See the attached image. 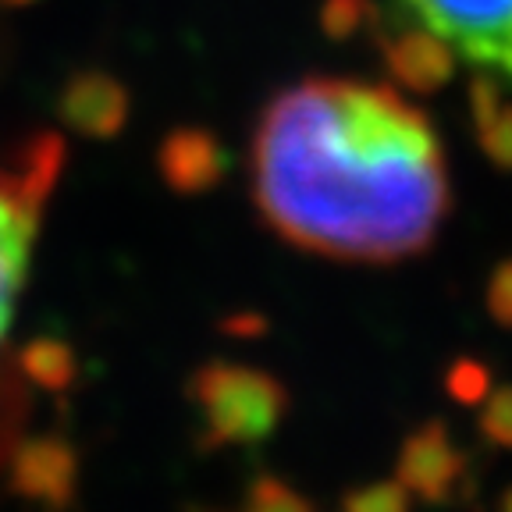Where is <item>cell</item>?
<instances>
[{
	"mask_svg": "<svg viewBox=\"0 0 512 512\" xmlns=\"http://www.w3.org/2000/svg\"><path fill=\"white\" fill-rule=\"evenodd\" d=\"M466 459L448 438V427L441 420L416 427L399 448L395 477L409 488V495L420 502H448L463 484Z\"/></svg>",
	"mask_w": 512,
	"mask_h": 512,
	"instance_id": "8992f818",
	"label": "cell"
},
{
	"mask_svg": "<svg viewBox=\"0 0 512 512\" xmlns=\"http://www.w3.org/2000/svg\"><path fill=\"white\" fill-rule=\"evenodd\" d=\"M420 25L438 32L473 64L512 75V0H402Z\"/></svg>",
	"mask_w": 512,
	"mask_h": 512,
	"instance_id": "277c9868",
	"label": "cell"
},
{
	"mask_svg": "<svg viewBox=\"0 0 512 512\" xmlns=\"http://www.w3.org/2000/svg\"><path fill=\"white\" fill-rule=\"evenodd\" d=\"M445 388H448V395L459 399L463 406H477V402H484V395L491 392V374L484 363L459 360V363H452V370H448Z\"/></svg>",
	"mask_w": 512,
	"mask_h": 512,
	"instance_id": "2e32d148",
	"label": "cell"
},
{
	"mask_svg": "<svg viewBox=\"0 0 512 512\" xmlns=\"http://www.w3.org/2000/svg\"><path fill=\"white\" fill-rule=\"evenodd\" d=\"M61 164V136L43 132L18 153L15 168H0V338L11 324V306L25 281V264H29L43 200L54 189Z\"/></svg>",
	"mask_w": 512,
	"mask_h": 512,
	"instance_id": "3957f363",
	"label": "cell"
},
{
	"mask_svg": "<svg viewBox=\"0 0 512 512\" xmlns=\"http://www.w3.org/2000/svg\"><path fill=\"white\" fill-rule=\"evenodd\" d=\"M246 509H253V512H299V509H310V498L299 495L296 488H288L281 477L260 473V477L249 480Z\"/></svg>",
	"mask_w": 512,
	"mask_h": 512,
	"instance_id": "7c38bea8",
	"label": "cell"
},
{
	"mask_svg": "<svg viewBox=\"0 0 512 512\" xmlns=\"http://www.w3.org/2000/svg\"><path fill=\"white\" fill-rule=\"evenodd\" d=\"M488 313L495 324L512 328V260L495 267L488 281Z\"/></svg>",
	"mask_w": 512,
	"mask_h": 512,
	"instance_id": "e0dca14e",
	"label": "cell"
},
{
	"mask_svg": "<svg viewBox=\"0 0 512 512\" xmlns=\"http://www.w3.org/2000/svg\"><path fill=\"white\" fill-rule=\"evenodd\" d=\"M253 185L281 239L352 264L424 253L452 200L431 121L395 89L352 79L274 96L253 139Z\"/></svg>",
	"mask_w": 512,
	"mask_h": 512,
	"instance_id": "6da1fadb",
	"label": "cell"
},
{
	"mask_svg": "<svg viewBox=\"0 0 512 512\" xmlns=\"http://www.w3.org/2000/svg\"><path fill=\"white\" fill-rule=\"evenodd\" d=\"M370 22H374L370 0H324V8H320V25L331 40H349Z\"/></svg>",
	"mask_w": 512,
	"mask_h": 512,
	"instance_id": "5bb4252c",
	"label": "cell"
},
{
	"mask_svg": "<svg viewBox=\"0 0 512 512\" xmlns=\"http://www.w3.org/2000/svg\"><path fill=\"white\" fill-rule=\"evenodd\" d=\"M470 114L477 128L480 150L491 164L512 171V104L491 79H473L470 86Z\"/></svg>",
	"mask_w": 512,
	"mask_h": 512,
	"instance_id": "30bf717a",
	"label": "cell"
},
{
	"mask_svg": "<svg viewBox=\"0 0 512 512\" xmlns=\"http://www.w3.org/2000/svg\"><path fill=\"white\" fill-rule=\"evenodd\" d=\"M384 64L395 75V82L413 93H438L452 75H456V50L441 40L427 25L420 29H402L381 40Z\"/></svg>",
	"mask_w": 512,
	"mask_h": 512,
	"instance_id": "9c48e42d",
	"label": "cell"
},
{
	"mask_svg": "<svg viewBox=\"0 0 512 512\" xmlns=\"http://www.w3.org/2000/svg\"><path fill=\"white\" fill-rule=\"evenodd\" d=\"M18 370L47 392H68L79 374V360L72 345L61 338H32L18 349Z\"/></svg>",
	"mask_w": 512,
	"mask_h": 512,
	"instance_id": "8fae6325",
	"label": "cell"
},
{
	"mask_svg": "<svg viewBox=\"0 0 512 512\" xmlns=\"http://www.w3.org/2000/svg\"><path fill=\"white\" fill-rule=\"evenodd\" d=\"M160 178L178 192V196H200L210 192L228 171V153L221 139L207 128L185 125L175 128L157 150Z\"/></svg>",
	"mask_w": 512,
	"mask_h": 512,
	"instance_id": "ba28073f",
	"label": "cell"
},
{
	"mask_svg": "<svg viewBox=\"0 0 512 512\" xmlns=\"http://www.w3.org/2000/svg\"><path fill=\"white\" fill-rule=\"evenodd\" d=\"M132 100L128 89L107 72H79L68 79L57 100V114L86 139H114L125 128Z\"/></svg>",
	"mask_w": 512,
	"mask_h": 512,
	"instance_id": "52a82bcc",
	"label": "cell"
},
{
	"mask_svg": "<svg viewBox=\"0 0 512 512\" xmlns=\"http://www.w3.org/2000/svg\"><path fill=\"white\" fill-rule=\"evenodd\" d=\"M498 505H502V509H509V512H512V488H509V491H505V495H502V498H498Z\"/></svg>",
	"mask_w": 512,
	"mask_h": 512,
	"instance_id": "d6986e66",
	"label": "cell"
},
{
	"mask_svg": "<svg viewBox=\"0 0 512 512\" xmlns=\"http://www.w3.org/2000/svg\"><path fill=\"white\" fill-rule=\"evenodd\" d=\"M345 509L352 512H402L413 505V495L409 488L402 484L399 477L395 480H381V484H363V488L349 491L342 498Z\"/></svg>",
	"mask_w": 512,
	"mask_h": 512,
	"instance_id": "4fadbf2b",
	"label": "cell"
},
{
	"mask_svg": "<svg viewBox=\"0 0 512 512\" xmlns=\"http://www.w3.org/2000/svg\"><path fill=\"white\" fill-rule=\"evenodd\" d=\"M8 491L50 509H68L79 491V456L64 438H29L11 452Z\"/></svg>",
	"mask_w": 512,
	"mask_h": 512,
	"instance_id": "5b68a950",
	"label": "cell"
},
{
	"mask_svg": "<svg viewBox=\"0 0 512 512\" xmlns=\"http://www.w3.org/2000/svg\"><path fill=\"white\" fill-rule=\"evenodd\" d=\"M480 434L498 448H512V384L491 388L480 409Z\"/></svg>",
	"mask_w": 512,
	"mask_h": 512,
	"instance_id": "9a60e30c",
	"label": "cell"
},
{
	"mask_svg": "<svg viewBox=\"0 0 512 512\" xmlns=\"http://www.w3.org/2000/svg\"><path fill=\"white\" fill-rule=\"evenodd\" d=\"M189 399L200 413V448L256 445L274 434L288 409L285 384L267 370L210 360L189 377Z\"/></svg>",
	"mask_w": 512,
	"mask_h": 512,
	"instance_id": "7a4b0ae2",
	"label": "cell"
},
{
	"mask_svg": "<svg viewBox=\"0 0 512 512\" xmlns=\"http://www.w3.org/2000/svg\"><path fill=\"white\" fill-rule=\"evenodd\" d=\"M4 4H29V0H4Z\"/></svg>",
	"mask_w": 512,
	"mask_h": 512,
	"instance_id": "ffe728a7",
	"label": "cell"
},
{
	"mask_svg": "<svg viewBox=\"0 0 512 512\" xmlns=\"http://www.w3.org/2000/svg\"><path fill=\"white\" fill-rule=\"evenodd\" d=\"M4 406H8V399H0V459H4V452H8L11 438H15V427H18V416L4 420Z\"/></svg>",
	"mask_w": 512,
	"mask_h": 512,
	"instance_id": "ac0fdd59",
	"label": "cell"
}]
</instances>
